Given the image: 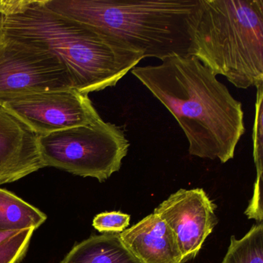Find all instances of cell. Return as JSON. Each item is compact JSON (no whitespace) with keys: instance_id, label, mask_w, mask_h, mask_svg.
<instances>
[{"instance_id":"1","label":"cell","mask_w":263,"mask_h":263,"mask_svg":"<svg viewBox=\"0 0 263 263\" xmlns=\"http://www.w3.org/2000/svg\"><path fill=\"white\" fill-rule=\"evenodd\" d=\"M132 74L169 110L189 141L192 156L232 159L246 132L240 101L195 57H172Z\"/></svg>"},{"instance_id":"2","label":"cell","mask_w":263,"mask_h":263,"mask_svg":"<svg viewBox=\"0 0 263 263\" xmlns=\"http://www.w3.org/2000/svg\"><path fill=\"white\" fill-rule=\"evenodd\" d=\"M0 10L5 36L54 54L85 95L116 85L144 58L119 38L52 11L44 0H0Z\"/></svg>"},{"instance_id":"3","label":"cell","mask_w":263,"mask_h":263,"mask_svg":"<svg viewBox=\"0 0 263 263\" xmlns=\"http://www.w3.org/2000/svg\"><path fill=\"white\" fill-rule=\"evenodd\" d=\"M52 11L113 35L145 58L190 56L201 0H44Z\"/></svg>"},{"instance_id":"4","label":"cell","mask_w":263,"mask_h":263,"mask_svg":"<svg viewBox=\"0 0 263 263\" xmlns=\"http://www.w3.org/2000/svg\"><path fill=\"white\" fill-rule=\"evenodd\" d=\"M190 56L237 88L263 85V0H201Z\"/></svg>"},{"instance_id":"5","label":"cell","mask_w":263,"mask_h":263,"mask_svg":"<svg viewBox=\"0 0 263 263\" xmlns=\"http://www.w3.org/2000/svg\"><path fill=\"white\" fill-rule=\"evenodd\" d=\"M130 143L123 130L102 118L93 124L38 136L44 167L104 182L121 168Z\"/></svg>"},{"instance_id":"6","label":"cell","mask_w":263,"mask_h":263,"mask_svg":"<svg viewBox=\"0 0 263 263\" xmlns=\"http://www.w3.org/2000/svg\"><path fill=\"white\" fill-rule=\"evenodd\" d=\"M74 88L70 70L54 54L5 36L0 38V99Z\"/></svg>"},{"instance_id":"7","label":"cell","mask_w":263,"mask_h":263,"mask_svg":"<svg viewBox=\"0 0 263 263\" xmlns=\"http://www.w3.org/2000/svg\"><path fill=\"white\" fill-rule=\"evenodd\" d=\"M0 104L38 136L93 124L101 118L88 95L76 89L2 98Z\"/></svg>"},{"instance_id":"8","label":"cell","mask_w":263,"mask_h":263,"mask_svg":"<svg viewBox=\"0 0 263 263\" xmlns=\"http://www.w3.org/2000/svg\"><path fill=\"white\" fill-rule=\"evenodd\" d=\"M215 209L202 189H181L154 210L173 232L184 263L197 256L218 224Z\"/></svg>"},{"instance_id":"9","label":"cell","mask_w":263,"mask_h":263,"mask_svg":"<svg viewBox=\"0 0 263 263\" xmlns=\"http://www.w3.org/2000/svg\"><path fill=\"white\" fill-rule=\"evenodd\" d=\"M43 167L38 135L0 104V184L14 182Z\"/></svg>"},{"instance_id":"10","label":"cell","mask_w":263,"mask_h":263,"mask_svg":"<svg viewBox=\"0 0 263 263\" xmlns=\"http://www.w3.org/2000/svg\"><path fill=\"white\" fill-rule=\"evenodd\" d=\"M119 235L139 263H184L172 229L154 212Z\"/></svg>"},{"instance_id":"11","label":"cell","mask_w":263,"mask_h":263,"mask_svg":"<svg viewBox=\"0 0 263 263\" xmlns=\"http://www.w3.org/2000/svg\"><path fill=\"white\" fill-rule=\"evenodd\" d=\"M61 263H139L119 234L93 235L76 245Z\"/></svg>"},{"instance_id":"12","label":"cell","mask_w":263,"mask_h":263,"mask_svg":"<svg viewBox=\"0 0 263 263\" xmlns=\"http://www.w3.org/2000/svg\"><path fill=\"white\" fill-rule=\"evenodd\" d=\"M47 215L14 194L0 189V231L21 232L37 229Z\"/></svg>"},{"instance_id":"13","label":"cell","mask_w":263,"mask_h":263,"mask_svg":"<svg viewBox=\"0 0 263 263\" xmlns=\"http://www.w3.org/2000/svg\"><path fill=\"white\" fill-rule=\"evenodd\" d=\"M222 263H263V224H254L245 236H231Z\"/></svg>"},{"instance_id":"14","label":"cell","mask_w":263,"mask_h":263,"mask_svg":"<svg viewBox=\"0 0 263 263\" xmlns=\"http://www.w3.org/2000/svg\"><path fill=\"white\" fill-rule=\"evenodd\" d=\"M263 85L257 88L256 102H255V116L254 121L253 158L256 167L257 177L254 185V190L260 191L262 189V158H263Z\"/></svg>"},{"instance_id":"15","label":"cell","mask_w":263,"mask_h":263,"mask_svg":"<svg viewBox=\"0 0 263 263\" xmlns=\"http://www.w3.org/2000/svg\"><path fill=\"white\" fill-rule=\"evenodd\" d=\"M34 229H25L0 245V263H18L21 261L31 240Z\"/></svg>"},{"instance_id":"16","label":"cell","mask_w":263,"mask_h":263,"mask_svg":"<svg viewBox=\"0 0 263 263\" xmlns=\"http://www.w3.org/2000/svg\"><path fill=\"white\" fill-rule=\"evenodd\" d=\"M130 216L120 212H102L93 220V226L104 234H120L130 224Z\"/></svg>"},{"instance_id":"17","label":"cell","mask_w":263,"mask_h":263,"mask_svg":"<svg viewBox=\"0 0 263 263\" xmlns=\"http://www.w3.org/2000/svg\"><path fill=\"white\" fill-rule=\"evenodd\" d=\"M21 232H1L0 231V245L5 242L7 240L10 239L12 237L16 235Z\"/></svg>"},{"instance_id":"18","label":"cell","mask_w":263,"mask_h":263,"mask_svg":"<svg viewBox=\"0 0 263 263\" xmlns=\"http://www.w3.org/2000/svg\"><path fill=\"white\" fill-rule=\"evenodd\" d=\"M4 15L0 10V38L3 36V28H4Z\"/></svg>"}]
</instances>
